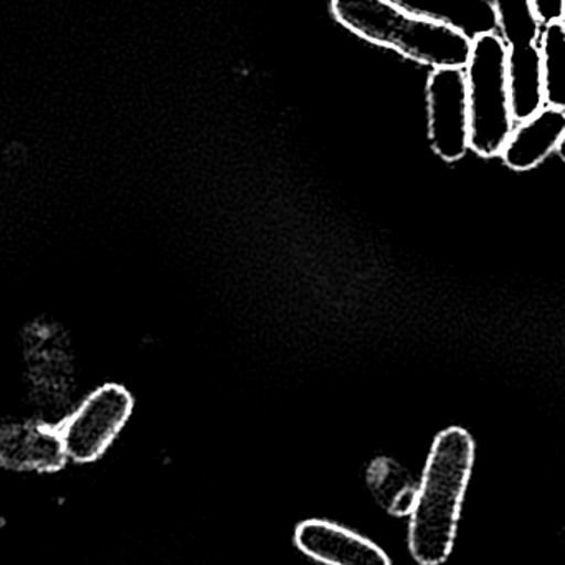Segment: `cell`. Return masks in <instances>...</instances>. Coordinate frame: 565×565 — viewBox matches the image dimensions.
Segmentation results:
<instances>
[{"label": "cell", "instance_id": "9", "mask_svg": "<svg viewBox=\"0 0 565 565\" xmlns=\"http://www.w3.org/2000/svg\"><path fill=\"white\" fill-rule=\"evenodd\" d=\"M425 19L457 30L470 40L494 33L497 13L491 0H395Z\"/></svg>", "mask_w": 565, "mask_h": 565}, {"label": "cell", "instance_id": "13", "mask_svg": "<svg viewBox=\"0 0 565 565\" xmlns=\"http://www.w3.org/2000/svg\"><path fill=\"white\" fill-rule=\"evenodd\" d=\"M493 7L507 49L540 43L543 25L531 0H493Z\"/></svg>", "mask_w": 565, "mask_h": 565}, {"label": "cell", "instance_id": "7", "mask_svg": "<svg viewBox=\"0 0 565 565\" xmlns=\"http://www.w3.org/2000/svg\"><path fill=\"white\" fill-rule=\"evenodd\" d=\"M66 461L58 428L36 422L0 425V468L53 473Z\"/></svg>", "mask_w": 565, "mask_h": 565}, {"label": "cell", "instance_id": "11", "mask_svg": "<svg viewBox=\"0 0 565 565\" xmlns=\"http://www.w3.org/2000/svg\"><path fill=\"white\" fill-rule=\"evenodd\" d=\"M369 484L377 503L392 516H407L414 508L417 487L407 471L388 460H379L369 470Z\"/></svg>", "mask_w": 565, "mask_h": 565}, {"label": "cell", "instance_id": "12", "mask_svg": "<svg viewBox=\"0 0 565 565\" xmlns=\"http://www.w3.org/2000/svg\"><path fill=\"white\" fill-rule=\"evenodd\" d=\"M537 45L543 63L546 106L565 111V22L544 26Z\"/></svg>", "mask_w": 565, "mask_h": 565}, {"label": "cell", "instance_id": "6", "mask_svg": "<svg viewBox=\"0 0 565 565\" xmlns=\"http://www.w3.org/2000/svg\"><path fill=\"white\" fill-rule=\"evenodd\" d=\"M295 544L305 556L322 565H392L377 544L331 521L298 524Z\"/></svg>", "mask_w": 565, "mask_h": 565}, {"label": "cell", "instance_id": "1", "mask_svg": "<svg viewBox=\"0 0 565 565\" xmlns=\"http://www.w3.org/2000/svg\"><path fill=\"white\" fill-rule=\"evenodd\" d=\"M473 463L467 430L450 427L437 435L408 514V547L418 564L440 565L450 557Z\"/></svg>", "mask_w": 565, "mask_h": 565}, {"label": "cell", "instance_id": "8", "mask_svg": "<svg viewBox=\"0 0 565 565\" xmlns=\"http://www.w3.org/2000/svg\"><path fill=\"white\" fill-rule=\"evenodd\" d=\"M564 136L565 111L544 106L526 121L516 122L501 158L513 171H531L557 152Z\"/></svg>", "mask_w": 565, "mask_h": 565}, {"label": "cell", "instance_id": "5", "mask_svg": "<svg viewBox=\"0 0 565 565\" xmlns=\"http://www.w3.org/2000/svg\"><path fill=\"white\" fill-rule=\"evenodd\" d=\"M428 141L438 158L457 162L470 149V103L465 68L431 70L427 82Z\"/></svg>", "mask_w": 565, "mask_h": 565}, {"label": "cell", "instance_id": "3", "mask_svg": "<svg viewBox=\"0 0 565 565\" xmlns=\"http://www.w3.org/2000/svg\"><path fill=\"white\" fill-rule=\"evenodd\" d=\"M470 103V149L481 158L503 152L516 121L508 88V49L497 33L473 40L465 66Z\"/></svg>", "mask_w": 565, "mask_h": 565}, {"label": "cell", "instance_id": "2", "mask_svg": "<svg viewBox=\"0 0 565 565\" xmlns=\"http://www.w3.org/2000/svg\"><path fill=\"white\" fill-rule=\"evenodd\" d=\"M331 12L352 35L431 70L465 68L473 49V40L395 0H331Z\"/></svg>", "mask_w": 565, "mask_h": 565}, {"label": "cell", "instance_id": "4", "mask_svg": "<svg viewBox=\"0 0 565 565\" xmlns=\"http://www.w3.org/2000/svg\"><path fill=\"white\" fill-rule=\"evenodd\" d=\"M132 407L131 394L121 385L106 384L96 388L60 425L68 460L75 463L98 460L131 417Z\"/></svg>", "mask_w": 565, "mask_h": 565}, {"label": "cell", "instance_id": "14", "mask_svg": "<svg viewBox=\"0 0 565 565\" xmlns=\"http://www.w3.org/2000/svg\"><path fill=\"white\" fill-rule=\"evenodd\" d=\"M541 25L565 22V0H531Z\"/></svg>", "mask_w": 565, "mask_h": 565}, {"label": "cell", "instance_id": "15", "mask_svg": "<svg viewBox=\"0 0 565 565\" xmlns=\"http://www.w3.org/2000/svg\"><path fill=\"white\" fill-rule=\"evenodd\" d=\"M557 154H559L561 159L565 162V136L563 142H561L559 149H557Z\"/></svg>", "mask_w": 565, "mask_h": 565}, {"label": "cell", "instance_id": "10", "mask_svg": "<svg viewBox=\"0 0 565 565\" xmlns=\"http://www.w3.org/2000/svg\"><path fill=\"white\" fill-rule=\"evenodd\" d=\"M508 88L516 122L526 121L546 106L540 45L508 49Z\"/></svg>", "mask_w": 565, "mask_h": 565}]
</instances>
